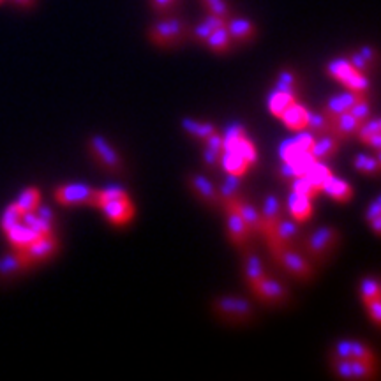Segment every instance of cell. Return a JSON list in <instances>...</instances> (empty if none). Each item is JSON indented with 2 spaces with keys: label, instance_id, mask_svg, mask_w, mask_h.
I'll return each instance as SVG.
<instances>
[{
  "label": "cell",
  "instance_id": "cell-47",
  "mask_svg": "<svg viewBox=\"0 0 381 381\" xmlns=\"http://www.w3.org/2000/svg\"><path fill=\"white\" fill-rule=\"evenodd\" d=\"M350 113H352V115L355 117L359 122H366V120L373 115V108H371L369 98H367V96H364L362 99H359V101L352 106Z\"/></svg>",
  "mask_w": 381,
  "mask_h": 381
},
{
  "label": "cell",
  "instance_id": "cell-49",
  "mask_svg": "<svg viewBox=\"0 0 381 381\" xmlns=\"http://www.w3.org/2000/svg\"><path fill=\"white\" fill-rule=\"evenodd\" d=\"M300 154H304V152L299 149V145L295 143V140H288V142H284L279 149L281 161H292V159L299 157Z\"/></svg>",
  "mask_w": 381,
  "mask_h": 381
},
{
  "label": "cell",
  "instance_id": "cell-5",
  "mask_svg": "<svg viewBox=\"0 0 381 381\" xmlns=\"http://www.w3.org/2000/svg\"><path fill=\"white\" fill-rule=\"evenodd\" d=\"M327 73L336 82L343 83L348 90H357V92L367 94V90L371 87L367 75H362V73L357 71L352 64L348 62V59L330 60L329 66H327Z\"/></svg>",
  "mask_w": 381,
  "mask_h": 381
},
{
  "label": "cell",
  "instance_id": "cell-11",
  "mask_svg": "<svg viewBox=\"0 0 381 381\" xmlns=\"http://www.w3.org/2000/svg\"><path fill=\"white\" fill-rule=\"evenodd\" d=\"M59 249H60L59 239H57V237L52 233V235L38 237L34 242L29 244V246H27L25 249L20 251V253H22L23 256L29 260L30 265L36 267V265H41V263L48 262L50 258H53V256L59 253Z\"/></svg>",
  "mask_w": 381,
  "mask_h": 381
},
{
  "label": "cell",
  "instance_id": "cell-7",
  "mask_svg": "<svg viewBox=\"0 0 381 381\" xmlns=\"http://www.w3.org/2000/svg\"><path fill=\"white\" fill-rule=\"evenodd\" d=\"M89 150L94 156V159L98 161V165L108 173H119L124 172V161L120 154L117 152L115 147L101 135H96L89 140Z\"/></svg>",
  "mask_w": 381,
  "mask_h": 381
},
{
  "label": "cell",
  "instance_id": "cell-45",
  "mask_svg": "<svg viewBox=\"0 0 381 381\" xmlns=\"http://www.w3.org/2000/svg\"><path fill=\"white\" fill-rule=\"evenodd\" d=\"M20 221H22V212L18 210L16 203H11V205L6 207L4 214L0 217V230L6 233L8 230H11L13 226L18 225Z\"/></svg>",
  "mask_w": 381,
  "mask_h": 381
},
{
  "label": "cell",
  "instance_id": "cell-40",
  "mask_svg": "<svg viewBox=\"0 0 381 381\" xmlns=\"http://www.w3.org/2000/svg\"><path fill=\"white\" fill-rule=\"evenodd\" d=\"M228 150H233V152H237L239 156H242L244 159H246L247 163H249V166L256 165L258 163V150H256V145H254L253 142H251L249 138H242L240 142H237L235 145L232 147V149Z\"/></svg>",
  "mask_w": 381,
  "mask_h": 381
},
{
  "label": "cell",
  "instance_id": "cell-21",
  "mask_svg": "<svg viewBox=\"0 0 381 381\" xmlns=\"http://www.w3.org/2000/svg\"><path fill=\"white\" fill-rule=\"evenodd\" d=\"M341 149V140L336 138L330 133H325V135H320L314 138L313 147H311V156L316 159V161H325L329 157L336 156Z\"/></svg>",
  "mask_w": 381,
  "mask_h": 381
},
{
  "label": "cell",
  "instance_id": "cell-53",
  "mask_svg": "<svg viewBox=\"0 0 381 381\" xmlns=\"http://www.w3.org/2000/svg\"><path fill=\"white\" fill-rule=\"evenodd\" d=\"M357 52L360 53V55L364 57V59H366V62L369 64L371 66V69H374V66H376V62H378V53H376V50L373 48V46H360L359 50H357Z\"/></svg>",
  "mask_w": 381,
  "mask_h": 381
},
{
  "label": "cell",
  "instance_id": "cell-29",
  "mask_svg": "<svg viewBox=\"0 0 381 381\" xmlns=\"http://www.w3.org/2000/svg\"><path fill=\"white\" fill-rule=\"evenodd\" d=\"M6 237H8L9 244H11V246H13V249H15V251H22V249H25V247L29 246V244L34 242V240L38 239L39 235H38V233L32 232V230H30L29 226L23 225L22 221H20L18 225L13 226L11 230H8V232H6Z\"/></svg>",
  "mask_w": 381,
  "mask_h": 381
},
{
  "label": "cell",
  "instance_id": "cell-22",
  "mask_svg": "<svg viewBox=\"0 0 381 381\" xmlns=\"http://www.w3.org/2000/svg\"><path fill=\"white\" fill-rule=\"evenodd\" d=\"M279 119L283 120V124L288 127V129L299 133L302 131V129H306L307 119H309V110H307L306 106L299 105V101H295L281 113Z\"/></svg>",
  "mask_w": 381,
  "mask_h": 381
},
{
  "label": "cell",
  "instance_id": "cell-15",
  "mask_svg": "<svg viewBox=\"0 0 381 381\" xmlns=\"http://www.w3.org/2000/svg\"><path fill=\"white\" fill-rule=\"evenodd\" d=\"M99 210L105 214V217L113 226H119V228L126 226L135 217V205H133L131 198L106 202L99 207Z\"/></svg>",
  "mask_w": 381,
  "mask_h": 381
},
{
  "label": "cell",
  "instance_id": "cell-14",
  "mask_svg": "<svg viewBox=\"0 0 381 381\" xmlns=\"http://www.w3.org/2000/svg\"><path fill=\"white\" fill-rule=\"evenodd\" d=\"M187 186L193 190V195L200 200L202 203H205L210 209H217L221 207V198L219 193H217V187L210 182L207 177L200 175V173H190L187 175Z\"/></svg>",
  "mask_w": 381,
  "mask_h": 381
},
{
  "label": "cell",
  "instance_id": "cell-41",
  "mask_svg": "<svg viewBox=\"0 0 381 381\" xmlns=\"http://www.w3.org/2000/svg\"><path fill=\"white\" fill-rule=\"evenodd\" d=\"M288 186H290V189H292V193H299V195L307 196V198H311V200H314L318 195H320V189H318V187H314L306 175L295 177L292 182H288Z\"/></svg>",
  "mask_w": 381,
  "mask_h": 381
},
{
  "label": "cell",
  "instance_id": "cell-12",
  "mask_svg": "<svg viewBox=\"0 0 381 381\" xmlns=\"http://www.w3.org/2000/svg\"><path fill=\"white\" fill-rule=\"evenodd\" d=\"M221 207L225 209L226 214V232H228L230 242L235 247H239V249H244V247L249 246V240L253 233L249 232V228H247L242 217H240V214L237 212L235 207L230 202H225Z\"/></svg>",
  "mask_w": 381,
  "mask_h": 381
},
{
  "label": "cell",
  "instance_id": "cell-32",
  "mask_svg": "<svg viewBox=\"0 0 381 381\" xmlns=\"http://www.w3.org/2000/svg\"><path fill=\"white\" fill-rule=\"evenodd\" d=\"M297 99H299V98H295V96H292V94L274 89L272 92H270L269 103H267V105H269L270 113H272L274 117H277V119H279L281 113H283L284 110L288 108V106L292 105V103H295Z\"/></svg>",
  "mask_w": 381,
  "mask_h": 381
},
{
  "label": "cell",
  "instance_id": "cell-13",
  "mask_svg": "<svg viewBox=\"0 0 381 381\" xmlns=\"http://www.w3.org/2000/svg\"><path fill=\"white\" fill-rule=\"evenodd\" d=\"M330 359H353L376 364V355H374L373 348L355 339H343L334 344Z\"/></svg>",
  "mask_w": 381,
  "mask_h": 381
},
{
  "label": "cell",
  "instance_id": "cell-3",
  "mask_svg": "<svg viewBox=\"0 0 381 381\" xmlns=\"http://www.w3.org/2000/svg\"><path fill=\"white\" fill-rule=\"evenodd\" d=\"M272 256L295 279L304 281V283H309V281L314 279L313 263L302 253H299L295 247H283V249L272 253Z\"/></svg>",
  "mask_w": 381,
  "mask_h": 381
},
{
  "label": "cell",
  "instance_id": "cell-2",
  "mask_svg": "<svg viewBox=\"0 0 381 381\" xmlns=\"http://www.w3.org/2000/svg\"><path fill=\"white\" fill-rule=\"evenodd\" d=\"M189 29L190 27L187 25L186 20L177 18V16H168V18L159 20V22H156L150 27L149 39L152 45L161 46V48H170V46L182 43L189 36Z\"/></svg>",
  "mask_w": 381,
  "mask_h": 381
},
{
  "label": "cell",
  "instance_id": "cell-46",
  "mask_svg": "<svg viewBox=\"0 0 381 381\" xmlns=\"http://www.w3.org/2000/svg\"><path fill=\"white\" fill-rule=\"evenodd\" d=\"M380 129H381L380 119H378V117H373V119H371V117H369V119H367L366 122L360 124V127H359V129H357L355 135L359 136L360 142H362L364 145H366L367 140H369L371 136L378 135V133H380Z\"/></svg>",
  "mask_w": 381,
  "mask_h": 381
},
{
  "label": "cell",
  "instance_id": "cell-48",
  "mask_svg": "<svg viewBox=\"0 0 381 381\" xmlns=\"http://www.w3.org/2000/svg\"><path fill=\"white\" fill-rule=\"evenodd\" d=\"M202 2L210 15L223 16V18H230V15H232V11H230V6L226 0H202Z\"/></svg>",
  "mask_w": 381,
  "mask_h": 381
},
{
  "label": "cell",
  "instance_id": "cell-9",
  "mask_svg": "<svg viewBox=\"0 0 381 381\" xmlns=\"http://www.w3.org/2000/svg\"><path fill=\"white\" fill-rule=\"evenodd\" d=\"M251 293L258 300H262L263 304H270V306H284V304L290 302V292L288 288L281 284L279 281L270 279L269 276H265L263 279H260L258 283H254L253 286H249Z\"/></svg>",
  "mask_w": 381,
  "mask_h": 381
},
{
  "label": "cell",
  "instance_id": "cell-42",
  "mask_svg": "<svg viewBox=\"0 0 381 381\" xmlns=\"http://www.w3.org/2000/svg\"><path fill=\"white\" fill-rule=\"evenodd\" d=\"M126 198H131V196H129V193H127L124 187L120 186L106 187V189L98 190V203H96V209H99V207L106 202H115V200H126Z\"/></svg>",
  "mask_w": 381,
  "mask_h": 381
},
{
  "label": "cell",
  "instance_id": "cell-8",
  "mask_svg": "<svg viewBox=\"0 0 381 381\" xmlns=\"http://www.w3.org/2000/svg\"><path fill=\"white\" fill-rule=\"evenodd\" d=\"M332 373L343 380H373L378 374V364L353 359H330Z\"/></svg>",
  "mask_w": 381,
  "mask_h": 381
},
{
  "label": "cell",
  "instance_id": "cell-27",
  "mask_svg": "<svg viewBox=\"0 0 381 381\" xmlns=\"http://www.w3.org/2000/svg\"><path fill=\"white\" fill-rule=\"evenodd\" d=\"M288 212L292 219L299 221V223H306L313 217V200L299 195V193H290Z\"/></svg>",
  "mask_w": 381,
  "mask_h": 381
},
{
  "label": "cell",
  "instance_id": "cell-50",
  "mask_svg": "<svg viewBox=\"0 0 381 381\" xmlns=\"http://www.w3.org/2000/svg\"><path fill=\"white\" fill-rule=\"evenodd\" d=\"M348 62L352 64L353 68H355L359 73H362V75H369V73L373 71L369 64L366 62V59H364L359 52H353L352 55H350V59H348Z\"/></svg>",
  "mask_w": 381,
  "mask_h": 381
},
{
  "label": "cell",
  "instance_id": "cell-26",
  "mask_svg": "<svg viewBox=\"0 0 381 381\" xmlns=\"http://www.w3.org/2000/svg\"><path fill=\"white\" fill-rule=\"evenodd\" d=\"M322 193H325L327 196H330L332 200L339 203H346L353 198V189L352 186L343 179H337V177L330 175L329 179L323 182Z\"/></svg>",
  "mask_w": 381,
  "mask_h": 381
},
{
  "label": "cell",
  "instance_id": "cell-52",
  "mask_svg": "<svg viewBox=\"0 0 381 381\" xmlns=\"http://www.w3.org/2000/svg\"><path fill=\"white\" fill-rule=\"evenodd\" d=\"M221 154H223V152H219V150L209 149V147H205V149H203V163L207 165V168H210V170L219 168Z\"/></svg>",
  "mask_w": 381,
  "mask_h": 381
},
{
  "label": "cell",
  "instance_id": "cell-17",
  "mask_svg": "<svg viewBox=\"0 0 381 381\" xmlns=\"http://www.w3.org/2000/svg\"><path fill=\"white\" fill-rule=\"evenodd\" d=\"M233 207L237 209V212L240 214V217L244 219V223L247 225L249 232L253 235H263V225H262V217H260V212L256 210V207L251 202H247L242 195H239L237 198L228 200Z\"/></svg>",
  "mask_w": 381,
  "mask_h": 381
},
{
  "label": "cell",
  "instance_id": "cell-19",
  "mask_svg": "<svg viewBox=\"0 0 381 381\" xmlns=\"http://www.w3.org/2000/svg\"><path fill=\"white\" fill-rule=\"evenodd\" d=\"M284 207L281 203L279 196L269 195L263 202V209L260 212V217H262V225H263V239H269L270 233H272L274 226L279 223V219L283 217Z\"/></svg>",
  "mask_w": 381,
  "mask_h": 381
},
{
  "label": "cell",
  "instance_id": "cell-55",
  "mask_svg": "<svg viewBox=\"0 0 381 381\" xmlns=\"http://www.w3.org/2000/svg\"><path fill=\"white\" fill-rule=\"evenodd\" d=\"M376 217H381V198H380V196H376V200H374V202L371 203L369 207H367V210H366V223H369V221L376 219Z\"/></svg>",
  "mask_w": 381,
  "mask_h": 381
},
{
  "label": "cell",
  "instance_id": "cell-18",
  "mask_svg": "<svg viewBox=\"0 0 381 381\" xmlns=\"http://www.w3.org/2000/svg\"><path fill=\"white\" fill-rule=\"evenodd\" d=\"M364 96H367V94L357 92V90H346V92L332 96V98L325 103V106H323V113H325L329 119H334V117L341 115V113L350 112L352 106L355 105L359 99H362Z\"/></svg>",
  "mask_w": 381,
  "mask_h": 381
},
{
  "label": "cell",
  "instance_id": "cell-56",
  "mask_svg": "<svg viewBox=\"0 0 381 381\" xmlns=\"http://www.w3.org/2000/svg\"><path fill=\"white\" fill-rule=\"evenodd\" d=\"M34 212L38 214L41 219H45L46 223H50L52 226L55 225V214L52 212V209H48V207H45V205H41V203H39V207L34 210Z\"/></svg>",
  "mask_w": 381,
  "mask_h": 381
},
{
  "label": "cell",
  "instance_id": "cell-30",
  "mask_svg": "<svg viewBox=\"0 0 381 381\" xmlns=\"http://www.w3.org/2000/svg\"><path fill=\"white\" fill-rule=\"evenodd\" d=\"M180 126H182L184 133H187L190 138L198 140V142H203V140H207L214 131H216V126H214V124L200 122V120L195 119H184L182 122H180Z\"/></svg>",
  "mask_w": 381,
  "mask_h": 381
},
{
  "label": "cell",
  "instance_id": "cell-37",
  "mask_svg": "<svg viewBox=\"0 0 381 381\" xmlns=\"http://www.w3.org/2000/svg\"><path fill=\"white\" fill-rule=\"evenodd\" d=\"M22 223L29 226V228L34 233H38L39 237L52 235L53 233V226L50 225V223H46L45 219H41V217H39L36 212L22 214Z\"/></svg>",
  "mask_w": 381,
  "mask_h": 381
},
{
  "label": "cell",
  "instance_id": "cell-28",
  "mask_svg": "<svg viewBox=\"0 0 381 381\" xmlns=\"http://www.w3.org/2000/svg\"><path fill=\"white\" fill-rule=\"evenodd\" d=\"M219 168L225 170L226 175L244 177L251 166L242 156H239V154L233 152V150H223L219 159Z\"/></svg>",
  "mask_w": 381,
  "mask_h": 381
},
{
  "label": "cell",
  "instance_id": "cell-16",
  "mask_svg": "<svg viewBox=\"0 0 381 381\" xmlns=\"http://www.w3.org/2000/svg\"><path fill=\"white\" fill-rule=\"evenodd\" d=\"M30 269H34V267L30 265L29 260H27L20 251L6 254V256L0 258V283L15 279L20 274L27 272V270Z\"/></svg>",
  "mask_w": 381,
  "mask_h": 381
},
{
  "label": "cell",
  "instance_id": "cell-24",
  "mask_svg": "<svg viewBox=\"0 0 381 381\" xmlns=\"http://www.w3.org/2000/svg\"><path fill=\"white\" fill-rule=\"evenodd\" d=\"M265 274V267H263L262 260L253 249H247L244 247V277H246L247 284L253 286L254 283H258L260 279H263Z\"/></svg>",
  "mask_w": 381,
  "mask_h": 381
},
{
  "label": "cell",
  "instance_id": "cell-39",
  "mask_svg": "<svg viewBox=\"0 0 381 381\" xmlns=\"http://www.w3.org/2000/svg\"><path fill=\"white\" fill-rule=\"evenodd\" d=\"M330 119L323 112H309V119H307V131L313 133L314 136L325 135L329 133Z\"/></svg>",
  "mask_w": 381,
  "mask_h": 381
},
{
  "label": "cell",
  "instance_id": "cell-10",
  "mask_svg": "<svg viewBox=\"0 0 381 381\" xmlns=\"http://www.w3.org/2000/svg\"><path fill=\"white\" fill-rule=\"evenodd\" d=\"M300 223L295 219H286V217H281L279 223L274 226L272 233L267 239L270 251L276 253V251L283 249V247H293L300 240Z\"/></svg>",
  "mask_w": 381,
  "mask_h": 381
},
{
  "label": "cell",
  "instance_id": "cell-57",
  "mask_svg": "<svg viewBox=\"0 0 381 381\" xmlns=\"http://www.w3.org/2000/svg\"><path fill=\"white\" fill-rule=\"evenodd\" d=\"M366 145L371 147L374 152H378V150L381 149V135H380V133H378V135H374V136H371V138L367 140Z\"/></svg>",
  "mask_w": 381,
  "mask_h": 381
},
{
  "label": "cell",
  "instance_id": "cell-23",
  "mask_svg": "<svg viewBox=\"0 0 381 381\" xmlns=\"http://www.w3.org/2000/svg\"><path fill=\"white\" fill-rule=\"evenodd\" d=\"M226 30H228L232 41L237 43H247L256 38V25L246 18H228Z\"/></svg>",
  "mask_w": 381,
  "mask_h": 381
},
{
  "label": "cell",
  "instance_id": "cell-43",
  "mask_svg": "<svg viewBox=\"0 0 381 381\" xmlns=\"http://www.w3.org/2000/svg\"><path fill=\"white\" fill-rule=\"evenodd\" d=\"M360 297H362V302L367 304L374 299H381L380 292V283L374 277H366L360 283Z\"/></svg>",
  "mask_w": 381,
  "mask_h": 381
},
{
  "label": "cell",
  "instance_id": "cell-1",
  "mask_svg": "<svg viewBox=\"0 0 381 381\" xmlns=\"http://www.w3.org/2000/svg\"><path fill=\"white\" fill-rule=\"evenodd\" d=\"M341 242L339 230L332 228V226H320V228L313 230L306 239L302 240L304 256L309 262L314 263H325L337 244Z\"/></svg>",
  "mask_w": 381,
  "mask_h": 381
},
{
  "label": "cell",
  "instance_id": "cell-34",
  "mask_svg": "<svg viewBox=\"0 0 381 381\" xmlns=\"http://www.w3.org/2000/svg\"><path fill=\"white\" fill-rule=\"evenodd\" d=\"M276 89L283 90V92H288L295 98H299V75H297L293 69L284 68L281 69L279 75L276 78Z\"/></svg>",
  "mask_w": 381,
  "mask_h": 381
},
{
  "label": "cell",
  "instance_id": "cell-58",
  "mask_svg": "<svg viewBox=\"0 0 381 381\" xmlns=\"http://www.w3.org/2000/svg\"><path fill=\"white\" fill-rule=\"evenodd\" d=\"M367 225H371V230H373V233L376 237L381 235V217H376V219L369 221Z\"/></svg>",
  "mask_w": 381,
  "mask_h": 381
},
{
  "label": "cell",
  "instance_id": "cell-38",
  "mask_svg": "<svg viewBox=\"0 0 381 381\" xmlns=\"http://www.w3.org/2000/svg\"><path fill=\"white\" fill-rule=\"evenodd\" d=\"M240 179H242V177L226 175L223 186L217 189V193H219V198H221V205H223L225 202H228V200L237 198V196L240 195V187H242V182H240Z\"/></svg>",
  "mask_w": 381,
  "mask_h": 381
},
{
  "label": "cell",
  "instance_id": "cell-25",
  "mask_svg": "<svg viewBox=\"0 0 381 381\" xmlns=\"http://www.w3.org/2000/svg\"><path fill=\"white\" fill-rule=\"evenodd\" d=\"M226 20H228V18H223V16H217V15H210V13H209V15L205 16V20H203L202 23H198L196 27L189 29V38L193 39L195 43L205 45V41L209 39V36L212 34V32L217 29V27L226 25Z\"/></svg>",
  "mask_w": 381,
  "mask_h": 381
},
{
  "label": "cell",
  "instance_id": "cell-33",
  "mask_svg": "<svg viewBox=\"0 0 381 381\" xmlns=\"http://www.w3.org/2000/svg\"><path fill=\"white\" fill-rule=\"evenodd\" d=\"M205 45L216 53L230 52V48H232V38H230L228 30H226V25L217 27L212 34L209 36V39L205 41Z\"/></svg>",
  "mask_w": 381,
  "mask_h": 381
},
{
  "label": "cell",
  "instance_id": "cell-59",
  "mask_svg": "<svg viewBox=\"0 0 381 381\" xmlns=\"http://www.w3.org/2000/svg\"><path fill=\"white\" fill-rule=\"evenodd\" d=\"M15 2H18L20 6H23V8H30V6L34 4V0H15Z\"/></svg>",
  "mask_w": 381,
  "mask_h": 381
},
{
  "label": "cell",
  "instance_id": "cell-35",
  "mask_svg": "<svg viewBox=\"0 0 381 381\" xmlns=\"http://www.w3.org/2000/svg\"><path fill=\"white\" fill-rule=\"evenodd\" d=\"M304 175H306L307 179H309V182L313 184L314 187H318L320 193H322L323 182H325L330 175H334V173L332 170H330V166L325 165V161H314L313 165L306 170Z\"/></svg>",
  "mask_w": 381,
  "mask_h": 381
},
{
  "label": "cell",
  "instance_id": "cell-20",
  "mask_svg": "<svg viewBox=\"0 0 381 381\" xmlns=\"http://www.w3.org/2000/svg\"><path fill=\"white\" fill-rule=\"evenodd\" d=\"M360 124L362 122H359V120L352 115V113L344 112V113H341V115L330 119L329 133L330 135L336 136V138H339L341 142H344V140L352 138V136L355 135L357 129L360 127Z\"/></svg>",
  "mask_w": 381,
  "mask_h": 381
},
{
  "label": "cell",
  "instance_id": "cell-51",
  "mask_svg": "<svg viewBox=\"0 0 381 381\" xmlns=\"http://www.w3.org/2000/svg\"><path fill=\"white\" fill-rule=\"evenodd\" d=\"M367 309V314H369V318L373 320V323L376 327H380L381 323V299H374L371 300V302L364 304Z\"/></svg>",
  "mask_w": 381,
  "mask_h": 381
},
{
  "label": "cell",
  "instance_id": "cell-6",
  "mask_svg": "<svg viewBox=\"0 0 381 381\" xmlns=\"http://www.w3.org/2000/svg\"><path fill=\"white\" fill-rule=\"evenodd\" d=\"M98 190L87 184H66L53 190V198L64 207H96L98 203Z\"/></svg>",
  "mask_w": 381,
  "mask_h": 381
},
{
  "label": "cell",
  "instance_id": "cell-4",
  "mask_svg": "<svg viewBox=\"0 0 381 381\" xmlns=\"http://www.w3.org/2000/svg\"><path fill=\"white\" fill-rule=\"evenodd\" d=\"M212 309L226 322L247 323L254 318L253 306L242 297H219L212 302Z\"/></svg>",
  "mask_w": 381,
  "mask_h": 381
},
{
  "label": "cell",
  "instance_id": "cell-36",
  "mask_svg": "<svg viewBox=\"0 0 381 381\" xmlns=\"http://www.w3.org/2000/svg\"><path fill=\"white\" fill-rule=\"evenodd\" d=\"M15 203L22 214L34 212L39 207V203H41V193H39L38 187H29V189H25L18 196V200Z\"/></svg>",
  "mask_w": 381,
  "mask_h": 381
},
{
  "label": "cell",
  "instance_id": "cell-54",
  "mask_svg": "<svg viewBox=\"0 0 381 381\" xmlns=\"http://www.w3.org/2000/svg\"><path fill=\"white\" fill-rule=\"evenodd\" d=\"M175 2L177 0H150V6H152V9L156 13L165 15V13H168L175 6Z\"/></svg>",
  "mask_w": 381,
  "mask_h": 381
},
{
  "label": "cell",
  "instance_id": "cell-31",
  "mask_svg": "<svg viewBox=\"0 0 381 381\" xmlns=\"http://www.w3.org/2000/svg\"><path fill=\"white\" fill-rule=\"evenodd\" d=\"M381 154L380 150L374 152L373 156H367V154H359L353 161L355 170H359L360 173H366V175L376 177L381 170Z\"/></svg>",
  "mask_w": 381,
  "mask_h": 381
},
{
  "label": "cell",
  "instance_id": "cell-44",
  "mask_svg": "<svg viewBox=\"0 0 381 381\" xmlns=\"http://www.w3.org/2000/svg\"><path fill=\"white\" fill-rule=\"evenodd\" d=\"M246 136H247L246 127H244L242 124H233V126H230L228 129H226L225 135H223V150L232 149L237 142H240V140L246 138Z\"/></svg>",
  "mask_w": 381,
  "mask_h": 381
}]
</instances>
